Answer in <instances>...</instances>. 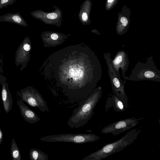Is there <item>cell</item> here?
<instances>
[{"label":"cell","instance_id":"1","mask_svg":"<svg viewBox=\"0 0 160 160\" xmlns=\"http://www.w3.org/2000/svg\"><path fill=\"white\" fill-rule=\"evenodd\" d=\"M102 95V88L99 87L80 101L78 107L73 110L68 119V125L72 128H78L87 124L94 114V109Z\"/></svg>","mask_w":160,"mask_h":160},{"label":"cell","instance_id":"2","mask_svg":"<svg viewBox=\"0 0 160 160\" xmlns=\"http://www.w3.org/2000/svg\"><path fill=\"white\" fill-rule=\"evenodd\" d=\"M141 130L133 129L116 141L106 144L100 149L88 155L82 160H101L120 152L132 143L137 139Z\"/></svg>","mask_w":160,"mask_h":160},{"label":"cell","instance_id":"3","mask_svg":"<svg viewBox=\"0 0 160 160\" xmlns=\"http://www.w3.org/2000/svg\"><path fill=\"white\" fill-rule=\"evenodd\" d=\"M126 80L138 81L147 80L160 82V71L157 68L152 55L147 58L145 63L138 62L131 73L128 76L125 77L123 82Z\"/></svg>","mask_w":160,"mask_h":160},{"label":"cell","instance_id":"4","mask_svg":"<svg viewBox=\"0 0 160 160\" xmlns=\"http://www.w3.org/2000/svg\"><path fill=\"white\" fill-rule=\"evenodd\" d=\"M100 137L93 133L61 134L45 136L39 138L46 142H71L81 144L95 142Z\"/></svg>","mask_w":160,"mask_h":160},{"label":"cell","instance_id":"5","mask_svg":"<svg viewBox=\"0 0 160 160\" xmlns=\"http://www.w3.org/2000/svg\"><path fill=\"white\" fill-rule=\"evenodd\" d=\"M103 56L106 61L113 93L121 100L125 108L128 107V99L124 89L123 82L116 75L111 62V53H105Z\"/></svg>","mask_w":160,"mask_h":160},{"label":"cell","instance_id":"6","mask_svg":"<svg viewBox=\"0 0 160 160\" xmlns=\"http://www.w3.org/2000/svg\"><path fill=\"white\" fill-rule=\"evenodd\" d=\"M17 95L30 106L37 108L43 112H49L46 102L41 95L31 89L27 88L18 90Z\"/></svg>","mask_w":160,"mask_h":160},{"label":"cell","instance_id":"7","mask_svg":"<svg viewBox=\"0 0 160 160\" xmlns=\"http://www.w3.org/2000/svg\"><path fill=\"white\" fill-rule=\"evenodd\" d=\"M145 118H136L134 117L121 119L104 127L102 130L103 134L111 133L114 136L118 135L135 126L141 121Z\"/></svg>","mask_w":160,"mask_h":160},{"label":"cell","instance_id":"8","mask_svg":"<svg viewBox=\"0 0 160 160\" xmlns=\"http://www.w3.org/2000/svg\"><path fill=\"white\" fill-rule=\"evenodd\" d=\"M112 67L114 69L116 75L121 78L119 72V68L121 69L123 77L125 78L126 72L128 69L129 64L128 54L123 50L118 51L114 59H111Z\"/></svg>","mask_w":160,"mask_h":160},{"label":"cell","instance_id":"9","mask_svg":"<svg viewBox=\"0 0 160 160\" xmlns=\"http://www.w3.org/2000/svg\"><path fill=\"white\" fill-rule=\"evenodd\" d=\"M27 41V39L25 38L19 46L15 53V64L17 67L21 65L20 71H22L26 66L28 52L31 49V46Z\"/></svg>","mask_w":160,"mask_h":160},{"label":"cell","instance_id":"10","mask_svg":"<svg viewBox=\"0 0 160 160\" xmlns=\"http://www.w3.org/2000/svg\"><path fill=\"white\" fill-rule=\"evenodd\" d=\"M0 82L2 85L1 96L3 107L6 112L8 113L12 108L13 100L6 78L2 74L0 76Z\"/></svg>","mask_w":160,"mask_h":160},{"label":"cell","instance_id":"11","mask_svg":"<svg viewBox=\"0 0 160 160\" xmlns=\"http://www.w3.org/2000/svg\"><path fill=\"white\" fill-rule=\"evenodd\" d=\"M20 113L24 120L30 124H34L41 119L32 110L29 108L21 99L17 101Z\"/></svg>","mask_w":160,"mask_h":160},{"label":"cell","instance_id":"12","mask_svg":"<svg viewBox=\"0 0 160 160\" xmlns=\"http://www.w3.org/2000/svg\"><path fill=\"white\" fill-rule=\"evenodd\" d=\"M8 22L18 25L26 27L27 24L18 12L14 13H8L0 15V22Z\"/></svg>","mask_w":160,"mask_h":160},{"label":"cell","instance_id":"13","mask_svg":"<svg viewBox=\"0 0 160 160\" xmlns=\"http://www.w3.org/2000/svg\"><path fill=\"white\" fill-rule=\"evenodd\" d=\"M112 107L118 112H123L125 110V108L122 101L115 95L108 98L105 109H108Z\"/></svg>","mask_w":160,"mask_h":160},{"label":"cell","instance_id":"14","mask_svg":"<svg viewBox=\"0 0 160 160\" xmlns=\"http://www.w3.org/2000/svg\"><path fill=\"white\" fill-rule=\"evenodd\" d=\"M29 155L31 160H48V155L42 151L34 148L30 149Z\"/></svg>","mask_w":160,"mask_h":160},{"label":"cell","instance_id":"15","mask_svg":"<svg viewBox=\"0 0 160 160\" xmlns=\"http://www.w3.org/2000/svg\"><path fill=\"white\" fill-rule=\"evenodd\" d=\"M10 152L13 160H21V157L20 149L15 140L13 138L12 140Z\"/></svg>","mask_w":160,"mask_h":160},{"label":"cell","instance_id":"16","mask_svg":"<svg viewBox=\"0 0 160 160\" xmlns=\"http://www.w3.org/2000/svg\"><path fill=\"white\" fill-rule=\"evenodd\" d=\"M16 0H0V9L4 7L12 4Z\"/></svg>","mask_w":160,"mask_h":160},{"label":"cell","instance_id":"17","mask_svg":"<svg viewBox=\"0 0 160 160\" xmlns=\"http://www.w3.org/2000/svg\"><path fill=\"white\" fill-rule=\"evenodd\" d=\"M57 15L55 13H48L47 16V18L49 19H53L56 18Z\"/></svg>","mask_w":160,"mask_h":160},{"label":"cell","instance_id":"18","mask_svg":"<svg viewBox=\"0 0 160 160\" xmlns=\"http://www.w3.org/2000/svg\"><path fill=\"white\" fill-rule=\"evenodd\" d=\"M120 22L123 26H126L128 24V21L127 19L124 17H122L120 19Z\"/></svg>","mask_w":160,"mask_h":160},{"label":"cell","instance_id":"19","mask_svg":"<svg viewBox=\"0 0 160 160\" xmlns=\"http://www.w3.org/2000/svg\"><path fill=\"white\" fill-rule=\"evenodd\" d=\"M82 19L84 21H86L88 19V15L87 13L84 12L82 15Z\"/></svg>","mask_w":160,"mask_h":160},{"label":"cell","instance_id":"20","mask_svg":"<svg viewBox=\"0 0 160 160\" xmlns=\"http://www.w3.org/2000/svg\"><path fill=\"white\" fill-rule=\"evenodd\" d=\"M3 133L2 131L0 126V145L2 144L3 139Z\"/></svg>","mask_w":160,"mask_h":160},{"label":"cell","instance_id":"21","mask_svg":"<svg viewBox=\"0 0 160 160\" xmlns=\"http://www.w3.org/2000/svg\"><path fill=\"white\" fill-rule=\"evenodd\" d=\"M52 38L53 40H56L58 38V35L56 33H53L51 35Z\"/></svg>","mask_w":160,"mask_h":160},{"label":"cell","instance_id":"22","mask_svg":"<svg viewBox=\"0 0 160 160\" xmlns=\"http://www.w3.org/2000/svg\"><path fill=\"white\" fill-rule=\"evenodd\" d=\"M114 0H108V3H111Z\"/></svg>","mask_w":160,"mask_h":160},{"label":"cell","instance_id":"23","mask_svg":"<svg viewBox=\"0 0 160 160\" xmlns=\"http://www.w3.org/2000/svg\"><path fill=\"white\" fill-rule=\"evenodd\" d=\"M0 63L1 64H2V59H1V58L0 57Z\"/></svg>","mask_w":160,"mask_h":160},{"label":"cell","instance_id":"24","mask_svg":"<svg viewBox=\"0 0 160 160\" xmlns=\"http://www.w3.org/2000/svg\"><path fill=\"white\" fill-rule=\"evenodd\" d=\"M2 72V71H1V68H0V76H1V72Z\"/></svg>","mask_w":160,"mask_h":160},{"label":"cell","instance_id":"25","mask_svg":"<svg viewBox=\"0 0 160 160\" xmlns=\"http://www.w3.org/2000/svg\"></svg>","mask_w":160,"mask_h":160}]
</instances>
